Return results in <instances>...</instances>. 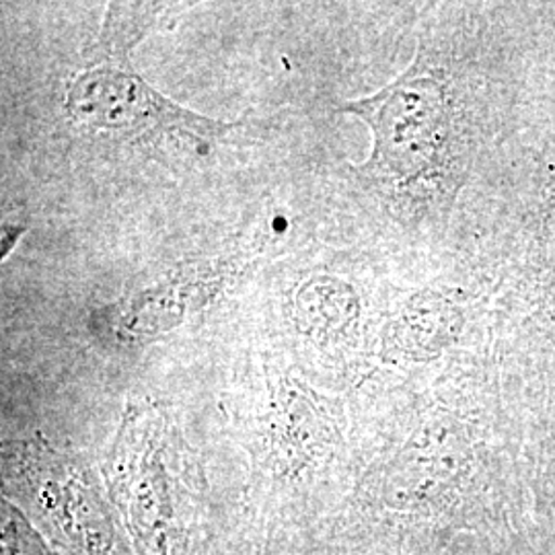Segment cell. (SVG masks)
I'll list each match as a JSON object with an SVG mask.
<instances>
[{
	"label": "cell",
	"mask_w": 555,
	"mask_h": 555,
	"mask_svg": "<svg viewBox=\"0 0 555 555\" xmlns=\"http://www.w3.org/2000/svg\"><path fill=\"white\" fill-rule=\"evenodd\" d=\"M245 438L249 543L282 554L298 537L323 531L341 444L336 410L302 378L272 375L249 401Z\"/></svg>",
	"instance_id": "6da1fadb"
},
{
	"label": "cell",
	"mask_w": 555,
	"mask_h": 555,
	"mask_svg": "<svg viewBox=\"0 0 555 555\" xmlns=\"http://www.w3.org/2000/svg\"><path fill=\"white\" fill-rule=\"evenodd\" d=\"M101 474L137 555H210L215 515L199 455L153 401H128Z\"/></svg>",
	"instance_id": "7a4b0ae2"
},
{
	"label": "cell",
	"mask_w": 555,
	"mask_h": 555,
	"mask_svg": "<svg viewBox=\"0 0 555 555\" xmlns=\"http://www.w3.org/2000/svg\"><path fill=\"white\" fill-rule=\"evenodd\" d=\"M455 95L447 77L417 54L414 64L375 95L348 101L339 112L373 132V153L362 167L391 198L435 208L459 185Z\"/></svg>",
	"instance_id": "3957f363"
},
{
	"label": "cell",
	"mask_w": 555,
	"mask_h": 555,
	"mask_svg": "<svg viewBox=\"0 0 555 555\" xmlns=\"http://www.w3.org/2000/svg\"><path fill=\"white\" fill-rule=\"evenodd\" d=\"M2 498L62 555H137L93 459L36 433L0 449Z\"/></svg>",
	"instance_id": "277c9868"
},
{
	"label": "cell",
	"mask_w": 555,
	"mask_h": 555,
	"mask_svg": "<svg viewBox=\"0 0 555 555\" xmlns=\"http://www.w3.org/2000/svg\"><path fill=\"white\" fill-rule=\"evenodd\" d=\"M64 109L80 128L128 140H183L198 155L235 128L160 95L130 64H91L70 80Z\"/></svg>",
	"instance_id": "5b68a950"
},
{
	"label": "cell",
	"mask_w": 555,
	"mask_h": 555,
	"mask_svg": "<svg viewBox=\"0 0 555 555\" xmlns=\"http://www.w3.org/2000/svg\"><path fill=\"white\" fill-rule=\"evenodd\" d=\"M235 274L227 261L188 263L137 288L107 311L105 327L121 346H142L181 325Z\"/></svg>",
	"instance_id": "8992f818"
},
{
	"label": "cell",
	"mask_w": 555,
	"mask_h": 555,
	"mask_svg": "<svg viewBox=\"0 0 555 555\" xmlns=\"http://www.w3.org/2000/svg\"><path fill=\"white\" fill-rule=\"evenodd\" d=\"M190 7V2H109L85 56L89 64H130V52L140 41L171 29Z\"/></svg>",
	"instance_id": "52a82bcc"
},
{
	"label": "cell",
	"mask_w": 555,
	"mask_h": 555,
	"mask_svg": "<svg viewBox=\"0 0 555 555\" xmlns=\"http://www.w3.org/2000/svg\"><path fill=\"white\" fill-rule=\"evenodd\" d=\"M357 293L334 276L309 280L295 298L298 332L318 344L336 341L358 319Z\"/></svg>",
	"instance_id": "ba28073f"
},
{
	"label": "cell",
	"mask_w": 555,
	"mask_h": 555,
	"mask_svg": "<svg viewBox=\"0 0 555 555\" xmlns=\"http://www.w3.org/2000/svg\"><path fill=\"white\" fill-rule=\"evenodd\" d=\"M397 336L414 348L437 346L440 339L453 336L461 315L453 302L438 295H417L412 298L396 321Z\"/></svg>",
	"instance_id": "9c48e42d"
},
{
	"label": "cell",
	"mask_w": 555,
	"mask_h": 555,
	"mask_svg": "<svg viewBox=\"0 0 555 555\" xmlns=\"http://www.w3.org/2000/svg\"><path fill=\"white\" fill-rule=\"evenodd\" d=\"M0 555H62L9 502L0 500Z\"/></svg>",
	"instance_id": "30bf717a"
},
{
	"label": "cell",
	"mask_w": 555,
	"mask_h": 555,
	"mask_svg": "<svg viewBox=\"0 0 555 555\" xmlns=\"http://www.w3.org/2000/svg\"><path fill=\"white\" fill-rule=\"evenodd\" d=\"M25 233H27L25 224H15V222H9V220L2 222V233H0V259L2 261L11 256V251L15 249V245L20 243V238Z\"/></svg>",
	"instance_id": "8fae6325"
},
{
	"label": "cell",
	"mask_w": 555,
	"mask_h": 555,
	"mask_svg": "<svg viewBox=\"0 0 555 555\" xmlns=\"http://www.w3.org/2000/svg\"><path fill=\"white\" fill-rule=\"evenodd\" d=\"M235 555H282L276 554V552H270V550H266V547H261V545H256V543H243V547L238 550V554Z\"/></svg>",
	"instance_id": "7c38bea8"
}]
</instances>
